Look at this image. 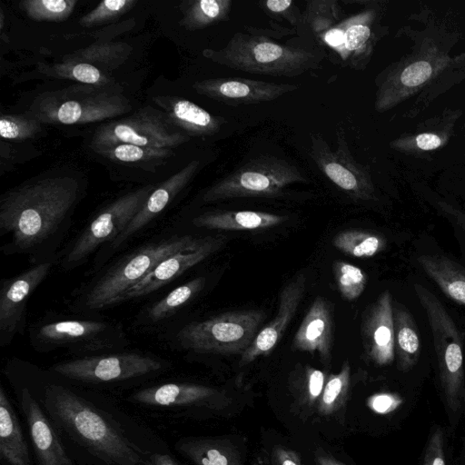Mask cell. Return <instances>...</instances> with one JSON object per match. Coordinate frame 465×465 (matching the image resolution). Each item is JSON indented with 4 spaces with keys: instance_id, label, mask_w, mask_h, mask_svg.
Listing matches in <instances>:
<instances>
[{
    "instance_id": "cell-1",
    "label": "cell",
    "mask_w": 465,
    "mask_h": 465,
    "mask_svg": "<svg viewBox=\"0 0 465 465\" xmlns=\"http://www.w3.org/2000/svg\"><path fill=\"white\" fill-rule=\"evenodd\" d=\"M34 391L75 460L85 465H147L166 442L108 399L39 371L8 368Z\"/></svg>"
},
{
    "instance_id": "cell-2",
    "label": "cell",
    "mask_w": 465,
    "mask_h": 465,
    "mask_svg": "<svg viewBox=\"0 0 465 465\" xmlns=\"http://www.w3.org/2000/svg\"><path fill=\"white\" fill-rule=\"evenodd\" d=\"M81 194L79 181L65 175L45 177L9 191L0 200L2 252L25 255L31 265L57 262V250Z\"/></svg>"
},
{
    "instance_id": "cell-3",
    "label": "cell",
    "mask_w": 465,
    "mask_h": 465,
    "mask_svg": "<svg viewBox=\"0 0 465 465\" xmlns=\"http://www.w3.org/2000/svg\"><path fill=\"white\" fill-rule=\"evenodd\" d=\"M200 238L180 235L143 244L127 252L83 285L72 301L78 312H96L119 303L122 296L167 256Z\"/></svg>"
},
{
    "instance_id": "cell-4",
    "label": "cell",
    "mask_w": 465,
    "mask_h": 465,
    "mask_svg": "<svg viewBox=\"0 0 465 465\" xmlns=\"http://www.w3.org/2000/svg\"><path fill=\"white\" fill-rule=\"evenodd\" d=\"M213 62L245 73L293 77L318 67L316 50L277 43L255 33L237 32L221 49H205Z\"/></svg>"
},
{
    "instance_id": "cell-5",
    "label": "cell",
    "mask_w": 465,
    "mask_h": 465,
    "mask_svg": "<svg viewBox=\"0 0 465 465\" xmlns=\"http://www.w3.org/2000/svg\"><path fill=\"white\" fill-rule=\"evenodd\" d=\"M28 334L37 352L63 349L78 357L109 352L127 343L123 325L109 321L46 318L33 323Z\"/></svg>"
},
{
    "instance_id": "cell-6",
    "label": "cell",
    "mask_w": 465,
    "mask_h": 465,
    "mask_svg": "<svg viewBox=\"0 0 465 465\" xmlns=\"http://www.w3.org/2000/svg\"><path fill=\"white\" fill-rule=\"evenodd\" d=\"M167 368L158 357L131 351L76 357L53 364L48 371L70 384L102 387L130 384Z\"/></svg>"
},
{
    "instance_id": "cell-7",
    "label": "cell",
    "mask_w": 465,
    "mask_h": 465,
    "mask_svg": "<svg viewBox=\"0 0 465 465\" xmlns=\"http://www.w3.org/2000/svg\"><path fill=\"white\" fill-rule=\"evenodd\" d=\"M413 288L430 327L446 404L456 412L465 403L463 349L460 332L443 303L431 291L419 283H415Z\"/></svg>"
},
{
    "instance_id": "cell-8",
    "label": "cell",
    "mask_w": 465,
    "mask_h": 465,
    "mask_svg": "<svg viewBox=\"0 0 465 465\" xmlns=\"http://www.w3.org/2000/svg\"><path fill=\"white\" fill-rule=\"evenodd\" d=\"M266 319L262 310L232 311L183 326L175 335L185 350L205 354H242Z\"/></svg>"
},
{
    "instance_id": "cell-9",
    "label": "cell",
    "mask_w": 465,
    "mask_h": 465,
    "mask_svg": "<svg viewBox=\"0 0 465 465\" xmlns=\"http://www.w3.org/2000/svg\"><path fill=\"white\" fill-rule=\"evenodd\" d=\"M307 179L292 163L274 156L260 155L211 185L203 194L204 203L243 197H272Z\"/></svg>"
},
{
    "instance_id": "cell-10",
    "label": "cell",
    "mask_w": 465,
    "mask_h": 465,
    "mask_svg": "<svg viewBox=\"0 0 465 465\" xmlns=\"http://www.w3.org/2000/svg\"><path fill=\"white\" fill-rule=\"evenodd\" d=\"M31 108L33 117L41 123L75 124L124 114L131 110V104L121 94L80 86L43 94Z\"/></svg>"
},
{
    "instance_id": "cell-11",
    "label": "cell",
    "mask_w": 465,
    "mask_h": 465,
    "mask_svg": "<svg viewBox=\"0 0 465 465\" xmlns=\"http://www.w3.org/2000/svg\"><path fill=\"white\" fill-rule=\"evenodd\" d=\"M154 185L148 184L129 192L96 213L60 255L64 271L82 266L104 243H111L129 224L145 203Z\"/></svg>"
},
{
    "instance_id": "cell-12",
    "label": "cell",
    "mask_w": 465,
    "mask_h": 465,
    "mask_svg": "<svg viewBox=\"0 0 465 465\" xmlns=\"http://www.w3.org/2000/svg\"><path fill=\"white\" fill-rule=\"evenodd\" d=\"M189 140V135L173 126L164 114L150 107L98 127L92 138L94 150L120 143L172 149Z\"/></svg>"
},
{
    "instance_id": "cell-13",
    "label": "cell",
    "mask_w": 465,
    "mask_h": 465,
    "mask_svg": "<svg viewBox=\"0 0 465 465\" xmlns=\"http://www.w3.org/2000/svg\"><path fill=\"white\" fill-rule=\"evenodd\" d=\"M6 376L26 425L35 465H77L34 391L12 371L6 370Z\"/></svg>"
},
{
    "instance_id": "cell-14",
    "label": "cell",
    "mask_w": 465,
    "mask_h": 465,
    "mask_svg": "<svg viewBox=\"0 0 465 465\" xmlns=\"http://www.w3.org/2000/svg\"><path fill=\"white\" fill-rule=\"evenodd\" d=\"M55 262L32 265L20 273L1 280L0 284V346H8L26 327L29 299L49 275Z\"/></svg>"
},
{
    "instance_id": "cell-15",
    "label": "cell",
    "mask_w": 465,
    "mask_h": 465,
    "mask_svg": "<svg viewBox=\"0 0 465 465\" xmlns=\"http://www.w3.org/2000/svg\"><path fill=\"white\" fill-rule=\"evenodd\" d=\"M225 242L226 238L223 235L201 237L195 244L167 256L129 289L119 303L147 296L159 290L217 252Z\"/></svg>"
},
{
    "instance_id": "cell-16",
    "label": "cell",
    "mask_w": 465,
    "mask_h": 465,
    "mask_svg": "<svg viewBox=\"0 0 465 465\" xmlns=\"http://www.w3.org/2000/svg\"><path fill=\"white\" fill-rule=\"evenodd\" d=\"M311 143L312 158L333 184L354 199L369 198L370 183L352 159L342 134L338 135L335 150L318 134H312Z\"/></svg>"
},
{
    "instance_id": "cell-17",
    "label": "cell",
    "mask_w": 465,
    "mask_h": 465,
    "mask_svg": "<svg viewBox=\"0 0 465 465\" xmlns=\"http://www.w3.org/2000/svg\"><path fill=\"white\" fill-rule=\"evenodd\" d=\"M193 88L201 95L237 106L274 101L297 90L299 85L242 77H219L196 82Z\"/></svg>"
},
{
    "instance_id": "cell-18",
    "label": "cell",
    "mask_w": 465,
    "mask_h": 465,
    "mask_svg": "<svg viewBox=\"0 0 465 465\" xmlns=\"http://www.w3.org/2000/svg\"><path fill=\"white\" fill-rule=\"evenodd\" d=\"M221 392L210 386L188 382H165L139 389L126 401L144 408L183 411L213 408Z\"/></svg>"
},
{
    "instance_id": "cell-19",
    "label": "cell",
    "mask_w": 465,
    "mask_h": 465,
    "mask_svg": "<svg viewBox=\"0 0 465 465\" xmlns=\"http://www.w3.org/2000/svg\"><path fill=\"white\" fill-rule=\"evenodd\" d=\"M200 162L193 160L182 170L173 174L158 187H154L142 208L126 228L107 246L104 260L122 248L136 233L146 227L174 200L178 193L189 183L196 173Z\"/></svg>"
},
{
    "instance_id": "cell-20",
    "label": "cell",
    "mask_w": 465,
    "mask_h": 465,
    "mask_svg": "<svg viewBox=\"0 0 465 465\" xmlns=\"http://www.w3.org/2000/svg\"><path fill=\"white\" fill-rule=\"evenodd\" d=\"M361 337L367 357L377 365H388L395 356L393 302L391 292H382L365 311Z\"/></svg>"
},
{
    "instance_id": "cell-21",
    "label": "cell",
    "mask_w": 465,
    "mask_h": 465,
    "mask_svg": "<svg viewBox=\"0 0 465 465\" xmlns=\"http://www.w3.org/2000/svg\"><path fill=\"white\" fill-rule=\"evenodd\" d=\"M306 276L296 274L282 290L274 319L256 335L249 348L241 355L240 365H246L260 356L268 355L278 344L294 317L303 298Z\"/></svg>"
},
{
    "instance_id": "cell-22",
    "label": "cell",
    "mask_w": 465,
    "mask_h": 465,
    "mask_svg": "<svg viewBox=\"0 0 465 465\" xmlns=\"http://www.w3.org/2000/svg\"><path fill=\"white\" fill-rule=\"evenodd\" d=\"M333 322L330 302L322 296H317L292 341L293 351L318 353L323 362L331 359Z\"/></svg>"
},
{
    "instance_id": "cell-23",
    "label": "cell",
    "mask_w": 465,
    "mask_h": 465,
    "mask_svg": "<svg viewBox=\"0 0 465 465\" xmlns=\"http://www.w3.org/2000/svg\"><path fill=\"white\" fill-rule=\"evenodd\" d=\"M0 460L3 465H35L29 439L5 387L0 386Z\"/></svg>"
},
{
    "instance_id": "cell-24",
    "label": "cell",
    "mask_w": 465,
    "mask_h": 465,
    "mask_svg": "<svg viewBox=\"0 0 465 465\" xmlns=\"http://www.w3.org/2000/svg\"><path fill=\"white\" fill-rule=\"evenodd\" d=\"M171 124L187 135H213L225 120L215 116L192 101L178 97H159L158 102Z\"/></svg>"
},
{
    "instance_id": "cell-25",
    "label": "cell",
    "mask_w": 465,
    "mask_h": 465,
    "mask_svg": "<svg viewBox=\"0 0 465 465\" xmlns=\"http://www.w3.org/2000/svg\"><path fill=\"white\" fill-rule=\"evenodd\" d=\"M287 215L259 211H219L202 213L192 220L194 226L222 231H254L284 223Z\"/></svg>"
},
{
    "instance_id": "cell-26",
    "label": "cell",
    "mask_w": 465,
    "mask_h": 465,
    "mask_svg": "<svg viewBox=\"0 0 465 465\" xmlns=\"http://www.w3.org/2000/svg\"><path fill=\"white\" fill-rule=\"evenodd\" d=\"M174 449L194 465H242L237 450L224 440L185 437Z\"/></svg>"
},
{
    "instance_id": "cell-27",
    "label": "cell",
    "mask_w": 465,
    "mask_h": 465,
    "mask_svg": "<svg viewBox=\"0 0 465 465\" xmlns=\"http://www.w3.org/2000/svg\"><path fill=\"white\" fill-rule=\"evenodd\" d=\"M417 262L447 297L465 305V266L438 254H421Z\"/></svg>"
},
{
    "instance_id": "cell-28",
    "label": "cell",
    "mask_w": 465,
    "mask_h": 465,
    "mask_svg": "<svg viewBox=\"0 0 465 465\" xmlns=\"http://www.w3.org/2000/svg\"><path fill=\"white\" fill-rule=\"evenodd\" d=\"M393 321L398 367L408 371L416 365L420 354L417 325L411 312L398 302L393 306Z\"/></svg>"
},
{
    "instance_id": "cell-29",
    "label": "cell",
    "mask_w": 465,
    "mask_h": 465,
    "mask_svg": "<svg viewBox=\"0 0 465 465\" xmlns=\"http://www.w3.org/2000/svg\"><path fill=\"white\" fill-rule=\"evenodd\" d=\"M205 282L203 276H199L172 290L147 308L144 313L147 322L156 323L177 312L203 289Z\"/></svg>"
},
{
    "instance_id": "cell-30",
    "label": "cell",
    "mask_w": 465,
    "mask_h": 465,
    "mask_svg": "<svg viewBox=\"0 0 465 465\" xmlns=\"http://www.w3.org/2000/svg\"><path fill=\"white\" fill-rule=\"evenodd\" d=\"M344 30L342 48L338 57L345 66L358 67L361 56L365 53L371 36L367 15L361 14L341 22Z\"/></svg>"
},
{
    "instance_id": "cell-31",
    "label": "cell",
    "mask_w": 465,
    "mask_h": 465,
    "mask_svg": "<svg viewBox=\"0 0 465 465\" xmlns=\"http://www.w3.org/2000/svg\"><path fill=\"white\" fill-rule=\"evenodd\" d=\"M232 0H196L186 6L181 24L188 30L203 29L228 21Z\"/></svg>"
},
{
    "instance_id": "cell-32",
    "label": "cell",
    "mask_w": 465,
    "mask_h": 465,
    "mask_svg": "<svg viewBox=\"0 0 465 465\" xmlns=\"http://www.w3.org/2000/svg\"><path fill=\"white\" fill-rule=\"evenodd\" d=\"M332 245L350 256L370 258L385 248L386 241L382 236L370 232L346 230L333 237Z\"/></svg>"
},
{
    "instance_id": "cell-33",
    "label": "cell",
    "mask_w": 465,
    "mask_h": 465,
    "mask_svg": "<svg viewBox=\"0 0 465 465\" xmlns=\"http://www.w3.org/2000/svg\"><path fill=\"white\" fill-rule=\"evenodd\" d=\"M45 74L69 80H74L85 84L103 86L109 83V78L95 65L74 61L71 59L54 64L45 71Z\"/></svg>"
},
{
    "instance_id": "cell-34",
    "label": "cell",
    "mask_w": 465,
    "mask_h": 465,
    "mask_svg": "<svg viewBox=\"0 0 465 465\" xmlns=\"http://www.w3.org/2000/svg\"><path fill=\"white\" fill-rule=\"evenodd\" d=\"M96 153L117 162L139 163L161 160L173 154L172 149L152 148L130 143H120L94 150Z\"/></svg>"
},
{
    "instance_id": "cell-35",
    "label": "cell",
    "mask_w": 465,
    "mask_h": 465,
    "mask_svg": "<svg viewBox=\"0 0 465 465\" xmlns=\"http://www.w3.org/2000/svg\"><path fill=\"white\" fill-rule=\"evenodd\" d=\"M332 270L337 288L344 300L353 301L361 295L367 284V275L360 267L335 261Z\"/></svg>"
},
{
    "instance_id": "cell-36",
    "label": "cell",
    "mask_w": 465,
    "mask_h": 465,
    "mask_svg": "<svg viewBox=\"0 0 465 465\" xmlns=\"http://www.w3.org/2000/svg\"><path fill=\"white\" fill-rule=\"evenodd\" d=\"M76 3V0H25L19 5L34 20L61 22L69 17Z\"/></svg>"
},
{
    "instance_id": "cell-37",
    "label": "cell",
    "mask_w": 465,
    "mask_h": 465,
    "mask_svg": "<svg viewBox=\"0 0 465 465\" xmlns=\"http://www.w3.org/2000/svg\"><path fill=\"white\" fill-rule=\"evenodd\" d=\"M351 367L344 361L341 371L329 376L320 399L319 409L322 414L334 411L345 398L350 385Z\"/></svg>"
},
{
    "instance_id": "cell-38",
    "label": "cell",
    "mask_w": 465,
    "mask_h": 465,
    "mask_svg": "<svg viewBox=\"0 0 465 465\" xmlns=\"http://www.w3.org/2000/svg\"><path fill=\"white\" fill-rule=\"evenodd\" d=\"M124 44L107 43L93 45L76 53L74 61L84 62L93 64H99L104 66L114 65L118 59L123 60L129 52Z\"/></svg>"
},
{
    "instance_id": "cell-39",
    "label": "cell",
    "mask_w": 465,
    "mask_h": 465,
    "mask_svg": "<svg viewBox=\"0 0 465 465\" xmlns=\"http://www.w3.org/2000/svg\"><path fill=\"white\" fill-rule=\"evenodd\" d=\"M40 130L41 122L35 117L3 114L0 119V135L6 140H25L35 135Z\"/></svg>"
},
{
    "instance_id": "cell-40",
    "label": "cell",
    "mask_w": 465,
    "mask_h": 465,
    "mask_svg": "<svg viewBox=\"0 0 465 465\" xmlns=\"http://www.w3.org/2000/svg\"><path fill=\"white\" fill-rule=\"evenodd\" d=\"M136 4L135 0H104L80 19V25L91 26L126 13Z\"/></svg>"
},
{
    "instance_id": "cell-41",
    "label": "cell",
    "mask_w": 465,
    "mask_h": 465,
    "mask_svg": "<svg viewBox=\"0 0 465 465\" xmlns=\"http://www.w3.org/2000/svg\"><path fill=\"white\" fill-rule=\"evenodd\" d=\"M333 1H313L308 3L306 17L318 35L333 26L332 16L338 17V7Z\"/></svg>"
},
{
    "instance_id": "cell-42",
    "label": "cell",
    "mask_w": 465,
    "mask_h": 465,
    "mask_svg": "<svg viewBox=\"0 0 465 465\" xmlns=\"http://www.w3.org/2000/svg\"><path fill=\"white\" fill-rule=\"evenodd\" d=\"M422 465H445L444 432L440 427H436L428 440Z\"/></svg>"
},
{
    "instance_id": "cell-43",
    "label": "cell",
    "mask_w": 465,
    "mask_h": 465,
    "mask_svg": "<svg viewBox=\"0 0 465 465\" xmlns=\"http://www.w3.org/2000/svg\"><path fill=\"white\" fill-rule=\"evenodd\" d=\"M431 66L426 61H418L406 67L401 74V82L409 87L424 83L431 74Z\"/></svg>"
},
{
    "instance_id": "cell-44",
    "label": "cell",
    "mask_w": 465,
    "mask_h": 465,
    "mask_svg": "<svg viewBox=\"0 0 465 465\" xmlns=\"http://www.w3.org/2000/svg\"><path fill=\"white\" fill-rule=\"evenodd\" d=\"M303 376L308 400L313 402L322 393L325 385V375L318 369L306 366L303 369Z\"/></svg>"
},
{
    "instance_id": "cell-45",
    "label": "cell",
    "mask_w": 465,
    "mask_h": 465,
    "mask_svg": "<svg viewBox=\"0 0 465 465\" xmlns=\"http://www.w3.org/2000/svg\"><path fill=\"white\" fill-rule=\"evenodd\" d=\"M262 8L268 14L281 15L287 19L291 24H296V16L292 15L293 9V1L292 0H267L259 3Z\"/></svg>"
},
{
    "instance_id": "cell-46",
    "label": "cell",
    "mask_w": 465,
    "mask_h": 465,
    "mask_svg": "<svg viewBox=\"0 0 465 465\" xmlns=\"http://www.w3.org/2000/svg\"><path fill=\"white\" fill-rule=\"evenodd\" d=\"M398 400L389 393H378L368 399V406L377 413H387L398 404Z\"/></svg>"
},
{
    "instance_id": "cell-47",
    "label": "cell",
    "mask_w": 465,
    "mask_h": 465,
    "mask_svg": "<svg viewBox=\"0 0 465 465\" xmlns=\"http://www.w3.org/2000/svg\"><path fill=\"white\" fill-rule=\"evenodd\" d=\"M273 458L276 465H302L297 454L283 447L275 449Z\"/></svg>"
},
{
    "instance_id": "cell-48",
    "label": "cell",
    "mask_w": 465,
    "mask_h": 465,
    "mask_svg": "<svg viewBox=\"0 0 465 465\" xmlns=\"http://www.w3.org/2000/svg\"><path fill=\"white\" fill-rule=\"evenodd\" d=\"M147 465H181L173 456L170 449L153 452L148 460Z\"/></svg>"
},
{
    "instance_id": "cell-49",
    "label": "cell",
    "mask_w": 465,
    "mask_h": 465,
    "mask_svg": "<svg viewBox=\"0 0 465 465\" xmlns=\"http://www.w3.org/2000/svg\"><path fill=\"white\" fill-rule=\"evenodd\" d=\"M416 143L419 148L422 150H432L439 147L441 140L433 134H421L416 137Z\"/></svg>"
},
{
    "instance_id": "cell-50",
    "label": "cell",
    "mask_w": 465,
    "mask_h": 465,
    "mask_svg": "<svg viewBox=\"0 0 465 465\" xmlns=\"http://www.w3.org/2000/svg\"><path fill=\"white\" fill-rule=\"evenodd\" d=\"M316 461H317L318 465H344L343 463L334 460L331 457L326 456L324 454L317 455Z\"/></svg>"
}]
</instances>
